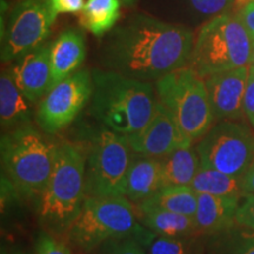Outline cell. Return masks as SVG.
<instances>
[{
  "label": "cell",
  "mask_w": 254,
  "mask_h": 254,
  "mask_svg": "<svg viewBox=\"0 0 254 254\" xmlns=\"http://www.w3.org/2000/svg\"><path fill=\"white\" fill-rule=\"evenodd\" d=\"M194 37L190 27L135 14L107 38L103 60L109 71L141 81H158L187 66Z\"/></svg>",
  "instance_id": "1"
},
{
  "label": "cell",
  "mask_w": 254,
  "mask_h": 254,
  "mask_svg": "<svg viewBox=\"0 0 254 254\" xmlns=\"http://www.w3.org/2000/svg\"><path fill=\"white\" fill-rule=\"evenodd\" d=\"M92 113L107 128L129 136L140 133L153 118L158 105L150 82L113 71H92Z\"/></svg>",
  "instance_id": "2"
},
{
  "label": "cell",
  "mask_w": 254,
  "mask_h": 254,
  "mask_svg": "<svg viewBox=\"0 0 254 254\" xmlns=\"http://www.w3.org/2000/svg\"><path fill=\"white\" fill-rule=\"evenodd\" d=\"M65 233L86 252L124 238L151 244L154 236L140 224L136 209L125 196H85L80 213Z\"/></svg>",
  "instance_id": "3"
},
{
  "label": "cell",
  "mask_w": 254,
  "mask_h": 254,
  "mask_svg": "<svg viewBox=\"0 0 254 254\" xmlns=\"http://www.w3.org/2000/svg\"><path fill=\"white\" fill-rule=\"evenodd\" d=\"M87 155L80 145L64 142L56 148L55 165L38 202L40 221L50 230L66 232L85 200Z\"/></svg>",
  "instance_id": "4"
},
{
  "label": "cell",
  "mask_w": 254,
  "mask_h": 254,
  "mask_svg": "<svg viewBox=\"0 0 254 254\" xmlns=\"http://www.w3.org/2000/svg\"><path fill=\"white\" fill-rule=\"evenodd\" d=\"M56 148L32 125L2 133V170L21 198L39 202L52 173Z\"/></svg>",
  "instance_id": "5"
},
{
  "label": "cell",
  "mask_w": 254,
  "mask_h": 254,
  "mask_svg": "<svg viewBox=\"0 0 254 254\" xmlns=\"http://www.w3.org/2000/svg\"><path fill=\"white\" fill-rule=\"evenodd\" d=\"M253 41L237 15L224 13L202 25L187 65L201 78L247 66Z\"/></svg>",
  "instance_id": "6"
},
{
  "label": "cell",
  "mask_w": 254,
  "mask_h": 254,
  "mask_svg": "<svg viewBox=\"0 0 254 254\" xmlns=\"http://www.w3.org/2000/svg\"><path fill=\"white\" fill-rule=\"evenodd\" d=\"M155 90L159 103L192 144L200 140L213 126L215 119L205 80L192 67L184 66L159 79Z\"/></svg>",
  "instance_id": "7"
},
{
  "label": "cell",
  "mask_w": 254,
  "mask_h": 254,
  "mask_svg": "<svg viewBox=\"0 0 254 254\" xmlns=\"http://www.w3.org/2000/svg\"><path fill=\"white\" fill-rule=\"evenodd\" d=\"M132 152L125 135L101 129L87 155L85 196H124Z\"/></svg>",
  "instance_id": "8"
},
{
  "label": "cell",
  "mask_w": 254,
  "mask_h": 254,
  "mask_svg": "<svg viewBox=\"0 0 254 254\" xmlns=\"http://www.w3.org/2000/svg\"><path fill=\"white\" fill-rule=\"evenodd\" d=\"M201 166L243 178L254 159V133L233 120L219 122L195 145Z\"/></svg>",
  "instance_id": "9"
},
{
  "label": "cell",
  "mask_w": 254,
  "mask_h": 254,
  "mask_svg": "<svg viewBox=\"0 0 254 254\" xmlns=\"http://www.w3.org/2000/svg\"><path fill=\"white\" fill-rule=\"evenodd\" d=\"M56 18L50 0H23L12 6L1 32V62H13L44 45Z\"/></svg>",
  "instance_id": "10"
},
{
  "label": "cell",
  "mask_w": 254,
  "mask_h": 254,
  "mask_svg": "<svg viewBox=\"0 0 254 254\" xmlns=\"http://www.w3.org/2000/svg\"><path fill=\"white\" fill-rule=\"evenodd\" d=\"M93 82L92 73L79 69L59 81L39 101L37 110V123L49 134L67 127L92 97Z\"/></svg>",
  "instance_id": "11"
},
{
  "label": "cell",
  "mask_w": 254,
  "mask_h": 254,
  "mask_svg": "<svg viewBox=\"0 0 254 254\" xmlns=\"http://www.w3.org/2000/svg\"><path fill=\"white\" fill-rule=\"evenodd\" d=\"M126 138L135 154L154 159H163L178 148L193 145L184 136L171 114L159 101L148 125L138 134Z\"/></svg>",
  "instance_id": "12"
},
{
  "label": "cell",
  "mask_w": 254,
  "mask_h": 254,
  "mask_svg": "<svg viewBox=\"0 0 254 254\" xmlns=\"http://www.w3.org/2000/svg\"><path fill=\"white\" fill-rule=\"evenodd\" d=\"M249 74L250 66L247 65L231 71L214 73L204 79L215 120L236 122L244 118V95Z\"/></svg>",
  "instance_id": "13"
},
{
  "label": "cell",
  "mask_w": 254,
  "mask_h": 254,
  "mask_svg": "<svg viewBox=\"0 0 254 254\" xmlns=\"http://www.w3.org/2000/svg\"><path fill=\"white\" fill-rule=\"evenodd\" d=\"M51 45H41L13 60L9 67L19 90L32 104L45 97L52 87Z\"/></svg>",
  "instance_id": "14"
},
{
  "label": "cell",
  "mask_w": 254,
  "mask_h": 254,
  "mask_svg": "<svg viewBox=\"0 0 254 254\" xmlns=\"http://www.w3.org/2000/svg\"><path fill=\"white\" fill-rule=\"evenodd\" d=\"M155 2L153 11L173 19V24L193 25L207 23L218 15L228 13L234 0H151ZM201 25V26H202Z\"/></svg>",
  "instance_id": "15"
},
{
  "label": "cell",
  "mask_w": 254,
  "mask_h": 254,
  "mask_svg": "<svg viewBox=\"0 0 254 254\" xmlns=\"http://www.w3.org/2000/svg\"><path fill=\"white\" fill-rule=\"evenodd\" d=\"M241 198L198 193L195 224L200 234H215L236 225V213Z\"/></svg>",
  "instance_id": "16"
},
{
  "label": "cell",
  "mask_w": 254,
  "mask_h": 254,
  "mask_svg": "<svg viewBox=\"0 0 254 254\" xmlns=\"http://www.w3.org/2000/svg\"><path fill=\"white\" fill-rule=\"evenodd\" d=\"M86 56L84 36L78 30L63 32L51 44L50 59L52 69V86L79 71ZM52 88V87H51Z\"/></svg>",
  "instance_id": "17"
},
{
  "label": "cell",
  "mask_w": 254,
  "mask_h": 254,
  "mask_svg": "<svg viewBox=\"0 0 254 254\" xmlns=\"http://www.w3.org/2000/svg\"><path fill=\"white\" fill-rule=\"evenodd\" d=\"M161 187L160 159L133 155L124 186V196L132 204L139 205Z\"/></svg>",
  "instance_id": "18"
},
{
  "label": "cell",
  "mask_w": 254,
  "mask_h": 254,
  "mask_svg": "<svg viewBox=\"0 0 254 254\" xmlns=\"http://www.w3.org/2000/svg\"><path fill=\"white\" fill-rule=\"evenodd\" d=\"M31 104L15 85L9 67L2 69L0 75V123L2 133L31 125Z\"/></svg>",
  "instance_id": "19"
},
{
  "label": "cell",
  "mask_w": 254,
  "mask_h": 254,
  "mask_svg": "<svg viewBox=\"0 0 254 254\" xmlns=\"http://www.w3.org/2000/svg\"><path fill=\"white\" fill-rule=\"evenodd\" d=\"M136 215L145 228L154 236L182 238L200 236L195 219L164 209H138Z\"/></svg>",
  "instance_id": "20"
},
{
  "label": "cell",
  "mask_w": 254,
  "mask_h": 254,
  "mask_svg": "<svg viewBox=\"0 0 254 254\" xmlns=\"http://www.w3.org/2000/svg\"><path fill=\"white\" fill-rule=\"evenodd\" d=\"M138 209H164L194 218L198 208V193L190 186H164L153 195L136 205Z\"/></svg>",
  "instance_id": "21"
},
{
  "label": "cell",
  "mask_w": 254,
  "mask_h": 254,
  "mask_svg": "<svg viewBox=\"0 0 254 254\" xmlns=\"http://www.w3.org/2000/svg\"><path fill=\"white\" fill-rule=\"evenodd\" d=\"M161 160V182L164 186H190L201 163L195 147L178 148Z\"/></svg>",
  "instance_id": "22"
},
{
  "label": "cell",
  "mask_w": 254,
  "mask_h": 254,
  "mask_svg": "<svg viewBox=\"0 0 254 254\" xmlns=\"http://www.w3.org/2000/svg\"><path fill=\"white\" fill-rule=\"evenodd\" d=\"M190 186L196 193L243 198V178L230 176L205 166H200Z\"/></svg>",
  "instance_id": "23"
},
{
  "label": "cell",
  "mask_w": 254,
  "mask_h": 254,
  "mask_svg": "<svg viewBox=\"0 0 254 254\" xmlns=\"http://www.w3.org/2000/svg\"><path fill=\"white\" fill-rule=\"evenodd\" d=\"M119 15L120 0H87L81 11L80 24L94 36H101L112 30Z\"/></svg>",
  "instance_id": "24"
},
{
  "label": "cell",
  "mask_w": 254,
  "mask_h": 254,
  "mask_svg": "<svg viewBox=\"0 0 254 254\" xmlns=\"http://www.w3.org/2000/svg\"><path fill=\"white\" fill-rule=\"evenodd\" d=\"M150 254H200L196 236L167 238L158 237L150 246Z\"/></svg>",
  "instance_id": "25"
},
{
  "label": "cell",
  "mask_w": 254,
  "mask_h": 254,
  "mask_svg": "<svg viewBox=\"0 0 254 254\" xmlns=\"http://www.w3.org/2000/svg\"><path fill=\"white\" fill-rule=\"evenodd\" d=\"M219 254H254V232H239L227 240Z\"/></svg>",
  "instance_id": "26"
},
{
  "label": "cell",
  "mask_w": 254,
  "mask_h": 254,
  "mask_svg": "<svg viewBox=\"0 0 254 254\" xmlns=\"http://www.w3.org/2000/svg\"><path fill=\"white\" fill-rule=\"evenodd\" d=\"M36 254H72L67 245L49 233H40L36 243Z\"/></svg>",
  "instance_id": "27"
},
{
  "label": "cell",
  "mask_w": 254,
  "mask_h": 254,
  "mask_svg": "<svg viewBox=\"0 0 254 254\" xmlns=\"http://www.w3.org/2000/svg\"><path fill=\"white\" fill-rule=\"evenodd\" d=\"M236 225L254 232V193L240 199L236 213Z\"/></svg>",
  "instance_id": "28"
},
{
  "label": "cell",
  "mask_w": 254,
  "mask_h": 254,
  "mask_svg": "<svg viewBox=\"0 0 254 254\" xmlns=\"http://www.w3.org/2000/svg\"><path fill=\"white\" fill-rule=\"evenodd\" d=\"M106 244L110 246L106 247L104 254H146L142 244L135 238H124Z\"/></svg>",
  "instance_id": "29"
},
{
  "label": "cell",
  "mask_w": 254,
  "mask_h": 254,
  "mask_svg": "<svg viewBox=\"0 0 254 254\" xmlns=\"http://www.w3.org/2000/svg\"><path fill=\"white\" fill-rule=\"evenodd\" d=\"M244 113L254 127V66L250 65V74L244 95Z\"/></svg>",
  "instance_id": "30"
},
{
  "label": "cell",
  "mask_w": 254,
  "mask_h": 254,
  "mask_svg": "<svg viewBox=\"0 0 254 254\" xmlns=\"http://www.w3.org/2000/svg\"><path fill=\"white\" fill-rule=\"evenodd\" d=\"M50 4L57 15L60 13H77L82 11L85 6L84 0H50Z\"/></svg>",
  "instance_id": "31"
},
{
  "label": "cell",
  "mask_w": 254,
  "mask_h": 254,
  "mask_svg": "<svg viewBox=\"0 0 254 254\" xmlns=\"http://www.w3.org/2000/svg\"><path fill=\"white\" fill-rule=\"evenodd\" d=\"M237 17L241 21V24L244 25V27L246 28V31L249 32L250 37L252 38V40L254 41V0L246 2V4L240 8Z\"/></svg>",
  "instance_id": "32"
},
{
  "label": "cell",
  "mask_w": 254,
  "mask_h": 254,
  "mask_svg": "<svg viewBox=\"0 0 254 254\" xmlns=\"http://www.w3.org/2000/svg\"><path fill=\"white\" fill-rule=\"evenodd\" d=\"M254 193V159L245 176L243 177V196Z\"/></svg>",
  "instance_id": "33"
},
{
  "label": "cell",
  "mask_w": 254,
  "mask_h": 254,
  "mask_svg": "<svg viewBox=\"0 0 254 254\" xmlns=\"http://www.w3.org/2000/svg\"><path fill=\"white\" fill-rule=\"evenodd\" d=\"M251 65L254 66V41H253V46H252V58H251Z\"/></svg>",
  "instance_id": "34"
},
{
  "label": "cell",
  "mask_w": 254,
  "mask_h": 254,
  "mask_svg": "<svg viewBox=\"0 0 254 254\" xmlns=\"http://www.w3.org/2000/svg\"><path fill=\"white\" fill-rule=\"evenodd\" d=\"M123 1L125 2L126 5H131L132 2H134V1H135V0H123Z\"/></svg>",
  "instance_id": "35"
},
{
  "label": "cell",
  "mask_w": 254,
  "mask_h": 254,
  "mask_svg": "<svg viewBox=\"0 0 254 254\" xmlns=\"http://www.w3.org/2000/svg\"><path fill=\"white\" fill-rule=\"evenodd\" d=\"M12 1H13L14 4H17V2H19V1H23V0H12Z\"/></svg>",
  "instance_id": "36"
},
{
  "label": "cell",
  "mask_w": 254,
  "mask_h": 254,
  "mask_svg": "<svg viewBox=\"0 0 254 254\" xmlns=\"http://www.w3.org/2000/svg\"><path fill=\"white\" fill-rule=\"evenodd\" d=\"M244 1H246V2H249V1H252V0H244ZM245 2V4H246Z\"/></svg>",
  "instance_id": "37"
}]
</instances>
